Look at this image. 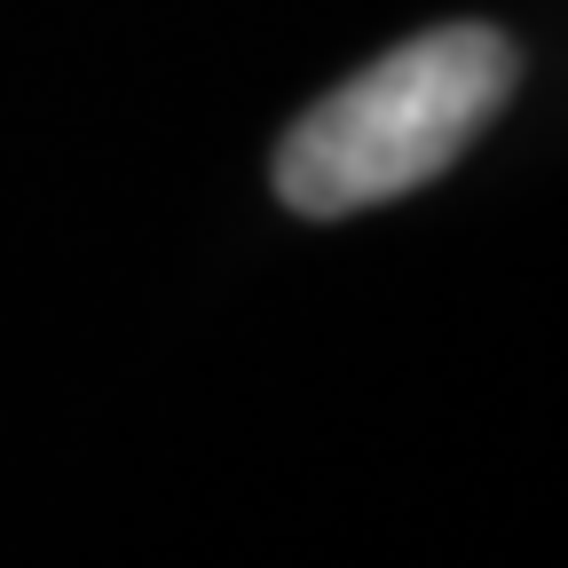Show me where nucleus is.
Masks as SVG:
<instances>
[{
  "label": "nucleus",
  "instance_id": "nucleus-1",
  "mask_svg": "<svg viewBox=\"0 0 568 568\" xmlns=\"http://www.w3.org/2000/svg\"><path fill=\"white\" fill-rule=\"evenodd\" d=\"M514 88H521V55L497 24H435L364 63L355 80H339L276 142V197L308 222L387 205L435 182L506 111Z\"/></svg>",
  "mask_w": 568,
  "mask_h": 568
}]
</instances>
